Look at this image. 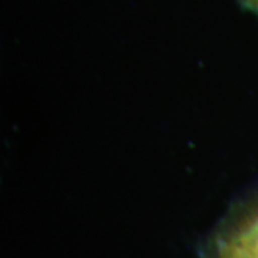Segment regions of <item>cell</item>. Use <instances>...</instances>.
Here are the masks:
<instances>
[{
	"instance_id": "obj_2",
	"label": "cell",
	"mask_w": 258,
	"mask_h": 258,
	"mask_svg": "<svg viewBox=\"0 0 258 258\" xmlns=\"http://www.w3.org/2000/svg\"><path fill=\"white\" fill-rule=\"evenodd\" d=\"M242 3L249 9L258 12V0H242Z\"/></svg>"
},
{
	"instance_id": "obj_1",
	"label": "cell",
	"mask_w": 258,
	"mask_h": 258,
	"mask_svg": "<svg viewBox=\"0 0 258 258\" xmlns=\"http://www.w3.org/2000/svg\"><path fill=\"white\" fill-rule=\"evenodd\" d=\"M211 258H258V194L238 203L217 228Z\"/></svg>"
}]
</instances>
